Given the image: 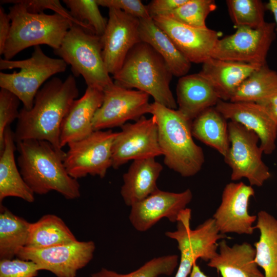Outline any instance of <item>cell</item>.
I'll use <instances>...</instances> for the list:
<instances>
[{
    "mask_svg": "<svg viewBox=\"0 0 277 277\" xmlns=\"http://www.w3.org/2000/svg\"><path fill=\"white\" fill-rule=\"evenodd\" d=\"M79 94L75 76L69 75L64 81L54 77L37 92L29 110H19L15 130V143L26 140L46 141L59 151L63 121Z\"/></svg>",
    "mask_w": 277,
    "mask_h": 277,
    "instance_id": "cell-1",
    "label": "cell"
},
{
    "mask_svg": "<svg viewBox=\"0 0 277 277\" xmlns=\"http://www.w3.org/2000/svg\"><path fill=\"white\" fill-rule=\"evenodd\" d=\"M16 144L19 171L34 194L55 191L67 200L80 197V185L64 164L66 152L57 150L46 141L30 139Z\"/></svg>",
    "mask_w": 277,
    "mask_h": 277,
    "instance_id": "cell-2",
    "label": "cell"
},
{
    "mask_svg": "<svg viewBox=\"0 0 277 277\" xmlns=\"http://www.w3.org/2000/svg\"><path fill=\"white\" fill-rule=\"evenodd\" d=\"M150 114L155 118L164 162L183 177L197 174L205 162L202 148L193 140L191 123L177 109L156 102L151 104Z\"/></svg>",
    "mask_w": 277,
    "mask_h": 277,
    "instance_id": "cell-3",
    "label": "cell"
},
{
    "mask_svg": "<svg viewBox=\"0 0 277 277\" xmlns=\"http://www.w3.org/2000/svg\"><path fill=\"white\" fill-rule=\"evenodd\" d=\"M172 76L163 58L149 44L141 42L131 49L113 78L116 84L137 89L151 95L154 102L177 109L170 88Z\"/></svg>",
    "mask_w": 277,
    "mask_h": 277,
    "instance_id": "cell-4",
    "label": "cell"
},
{
    "mask_svg": "<svg viewBox=\"0 0 277 277\" xmlns=\"http://www.w3.org/2000/svg\"><path fill=\"white\" fill-rule=\"evenodd\" d=\"M8 14L11 28L3 54L8 60L31 46L44 44L57 49L73 24L58 13H31L17 3L9 7Z\"/></svg>",
    "mask_w": 277,
    "mask_h": 277,
    "instance_id": "cell-5",
    "label": "cell"
},
{
    "mask_svg": "<svg viewBox=\"0 0 277 277\" xmlns=\"http://www.w3.org/2000/svg\"><path fill=\"white\" fill-rule=\"evenodd\" d=\"M54 52L71 66L74 76H82L87 87L104 90L114 81L102 54L101 37L73 24Z\"/></svg>",
    "mask_w": 277,
    "mask_h": 277,
    "instance_id": "cell-6",
    "label": "cell"
},
{
    "mask_svg": "<svg viewBox=\"0 0 277 277\" xmlns=\"http://www.w3.org/2000/svg\"><path fill=\"white\" fill-rule=\"evenodd\" d=\"M67 64L61 58L47 55L39 46H35L30 57L22 60L1 58L0 69L19 68L18 72L0 73V87L17 96L23 107L30 109L42 85L51 76L65 71Z\"/></svg>",
    "mask_w": 277,
    "mask_h": 277,
    "instance_id": "cell-7",
    "label": "cell"
},
{
    "mask_svg": "<svg viewBox=\"0 0 277 277\" xmlns=\"http://www.w3.org/2000/svg\"><path fill=\"white\" fill-rule=\"evenodd\" d=\"M191 210L185 208L177 221V229L165 234L175 240L180 252V262L175 277H188L198 259L208 262L217 253V241L226 238L220 233L214 220L208 219L195 229L190 228Z\"/></svg>",
    "mask_w": 277,
    "mask_h": 277,
    "instance_id": "cell-8",
    "label": "cell"
},
{
    "mask_svg": "<svg viewBox=\"0 0 277 277\" xmlns=\"http://www.w3.org/2000/svg\"><path fill=\"white\" fill-rule=\"evenodd\" d=\"M230 147L224 157L231 169L232 181L246 178L251 186L261 187L271 176L262 160L263 151L258 135L242 125L232 121L228 123Z\"/></svg>",
    "mask_w": 277,
    "mask_h": 277,
    "instance_id": "cell-9",
    "label": "cell"
},
{
    "mask_svg": "<svg viewBox=\"0 0 277 277\" xmlns=\"http://www.w3.org/2000/svg\"><path fill=\"white\" fill-rule=\"evenodd\" d=\"M117 132L94 131L88 136L70 143L64 164L69 175L76 180L88 175L105 176L112 167V149Z\"/></svg>",
    "mask_w": 277,
    "mask_h": 277,
    "instance_id": "cell-10",
    "label": "cell"
},
{
    "mask_svg": "<svg viewBox=\"0 0 277 277\" xmlns=\"http://www.w3.org/2000/svg\"><path fill=\"white\" fill-rule=\"evenodd\" d=\"M275 28L273 22H266L258 28L237 27L233 34L219 39L211 57L263 66L267 64L268 52L275 38Z\"/></svg>",
    "mask_w": 277,
    "mask_h": 277,
    "instance_id": "cell-11",
    "label": "cell"
},
{
    "mask_svg": "<svg viewBox=\"0 0 277 277\" xmlns=\"http://www.w3.org/2000/svg\"><path fill=\"white\" fill-rule=\"evenodd\" d=\"M104 99L93 120L94 131L122 127L150 113L149 95L113 83L103 90Z\"/></svg>",
    "mask_w": 277,
    "mask_h": 277,
    "instance_id": "cell-12",
    "label": "cell"
},
{
    "mask_svg": "<svg viewBox=\"0 0 277 277\" xmlns=\"http://www.w3.org/2000/svg\"><path fill=\"white\" fill-rule=\"evenodd\" d=\"M95 249L92 241L77 240L46 248L24 247L16 257L32 261L41 270L49 271L57 277H75L77 271L92 259Z\"/></svg>",
    "mask_w": 277,
    "mask_h": 277,
    "instance_id": "cell-13",
    "label": "cell"
},
{
    "mask_svg": "<svg viewBox=\"0 0 277 277\" xmlns=\"http://www.w3.org/2000/svg\"><path fill=\"white\" fill-rule=\"evenodd\" d=\"M114 138L112 167L115 169L131 160L163 155L158 139L157 126L152 116H144L134 123H127Z\"/></svg>",
    "mask_w": 277,
    "mask_h": 277,
    "instance_id": "cell-14",
    "label": "cell"
},
{
    "mask_svg": "<svg viewBox=\"0 0 277 277\" xmlns=\"http://www.w3.org/2000/svg\"><path fill=\"white\" fill-rule=\"evenodd\" d=\"M139 28V18L117 9H109L101 39L104 61L110 74L114 75L120 70L131 49L142 42Z\"/></svg>",
    "mask_w": 277,
    "mask_h": 277,
    "instance_id": "cell-15",
    "label": "cell"
},
{
    "mask_svg": "<svg viewBox=\"0 0 277 277\" xmlns=\"http://www.w3.org/2000/svg\"><path fill=\"white\" fill-rule=\"evenodd\" d=\"M254 193L252 186L242 182L230 183L225 186L220 205L213 215L220 233H253L255 228L252 225L257 216L249 214L248 207Z\"/></svg>",
    "mask_w": 277,
    "mask_h": 277,
    "instance_id": "cell-16",
    "label": "cell"
},
{
    "mask_svg": "<svg viewBox=\"0 0 277 277\" xmlns=\"http://www.w3.org/2000/svg\"><path fill=\"white\" fill-rule=\"evenodd\" d=\"M192 199L190 189L179 193L159 189L131 206L130 222L136 230L141 232L148 230L164 217L171 222H177L181 212L186 208Z\"/></svg>",
    "mask_w": 277,
    "mask_h": 277,
    "instance_id": "cell-17",
    "label": "cell"
},
{
    "mask_svg": "<svg viewBox=\"0 0 277 277\" xmlns=\"http://www.w3.org/2000/svg\"><path fill=\"white\" fill-rule=\"evenodd\" d=\"M226 120L236 122L259 137L263 153L271 154L276 148L277 122L262 105L254 102L219 100L214 107Z\"/></svg>",
    "mask_w": 277,
    "mask_h": 277,
    "instance_id": "cell-18",
    "label": "cell"
},
{
    "mask_svg": "<svg viewBox=\"0 0 277 277\" xmlns=\"http://www.w3.org/2000/svg\"><path fill=\"white\" fill-rule=\"evenodd\" d=\"M152 19L191 63L203 64L211 57L219 39L218 32L208 27L198 28L187 26L166 16H158Z\"/></svg>",
    "mask_w": 277,
    "mask_h": 277,
    "instance_id": "cell-19",
    "label": "cell"
},
{
    "mask_svg": "<svg viewBox=\"0 0 277 277\" xmlns=\"http://www.w3.org/2000/svg\"><path fill=\"white\" fill-rule=\"evenodd\" d=\"M104 99L103 90L87 87L84 94L72 103L61 125L60 146L83 139L93 131V120Z\"/></svg>",
    "mask_w": 277,
    "mask_h": 277,
    "instance_id": "cell-20",
    "label": "cell"
},
{
    "mask_svg": "<svg viewBox=\"0 0 277 277\" xmlns=\"http://www.w3.org/2000/svg\"><path fill=\"white\" fill-rule=\"evenodd\" d=\"M176 96L177 110L190 121L205 110L215 107L220 100L211 84L199 72L179 78Z\"/></svg>",
    "mask_w": 277,
    "mask_h": 277,
    "instance_id": "cell-21",
    "label": "cell"
},
{
    "mask_svg": "<svg viewBox=\"0 0 277 277\" xmlns=\"http://www.w3.org/2000/svg\"><path fill=\"white\" fill-rule=\"evenodd\" d=\"M199 73L211 84L220 99L230 101L240 86L261 66L210 57L202 64Z\"/></svg>",
    "mask_w": 277,
    "mask_h": 277,
    "instance_id": "cell-22",
    "label": "cell"
},
{
    "mask_svg": "<svg viewBox=\"0 0 277 277\" xmlns=\"http://www.w3.org/2000/svg\"><path fill=\"white\" fill-rule=\"evenodd\" d=\"M219 252L207 265L216 269L222 277H264L255 262V249L248 243L229 246L224 240L219 243Z\"/></svg>",
    "mask_w": 277,
    "mask_h": 277,
    "instance_id": "cell-23",
    "label": "cell"
},
{
    "mask_svg": "<svg viewBox=\"0 0 277 277\" xmlns=\"http://www.w3.org/2000/svg\"><path fill=\"white\" fill-rule=\"evenodd\" d=\"M163 169L155 157L133 161L123 176L121 194L125 204L131 207L157 191L156 181Z\"/></svg>",
    "mask_w": 277,
    "mask_h": 277,
    "instance_id": "cell-24",
    "label": "cell"
},
{
    "mask_svg": "<svg viewBox=\"0 0 277 277\" xmlns=\"http://www.w3.org/2000/svg\"><path fill=\"white\" fill-rule=\"evenodd\" d=\"M13 132L10 126L5 130L4 146L0 152V203L7 197H16L28 203L34 201V193L27 185L15 161Z\"/></svg>",
    "mask_w": 277,
    "mask_h": 277,
    "instance_id": "cell-25",
    "label": "cell"
},
{
    "mask_svg": "<svg viewBox=\"0 0 277 277\" xmlns=\"http://www.w3.org/2000/svg\"><path fill=\"white\" fill-rule=\"evenodd\" d=\"M139 30L141 41L151 46L163 58L173 75L181 77L187 75L191 63L152 18L140 19Z\"/></svg>",
    "mask_w": 277,
    "mask_h": 277,
    "instance_id": "cell-26",
    "label": "cell"
},
{
    "mask_svg": "<svg viewBox=\"0 0 277 277\" xmlns=\"http://www.w3.org/2000/svg\"><path fill=\"white\" fill-rule=\"evenodd\" d=\"M191 132L193 137L224 157L227 154L230 147L228 123L214 107L205 110L192 121Z\"/></svg>",
    "mask_w": 277,
    "mask_h": 277,
    "instance_id": "cell-27",
    "label": "cell"
},
{
    "mask_svg": "<svg viewBox=\"0 0 277 277\" xmlns=\"http://www.w3.org/2000/svg\"><path fill=\"white\" fill-rule=\"evenodd\" d=\"M255 228L260 230L254 243L255 262L264 270V277H277V220L268 212L258 213Z\"/></svg>",
    "mask_w": 277,
    "mask_h": 277,
    "instance_id": "cell-28",
    "label": "cell"
},
{
    "mask_svg": "<svg viewBox=\"0 0 277 277\" xmlns=\"http://www.w3.org/2000/svg\"><path fill=\"white\" fill-rule=\"evenodd\" d=\"M77 240L61 217L55 214H47L36 222L30 223L25 247L46 248Z\"/></svg>",
    "mask_w": 277,
    "mask_h": 277,
    "instance_id": "cell-29",
    "label": "cell"
},
{
    "mask_svg": "<svg viewBox=\"0 0 277 277\" xmlns=\"http://www.w3.org/2000/svg\"><path fill=\"white\" fill-rule=\"evenodd\" d=\"M30 223L0 204V259H13L26 245Z\"/></svg>",
    "mask_w": 277,
    "mask_h": 277,
    "instance_id": "cell-30",
    "label": "cell"
},
{
    "mask_svg": "<svg viewBox=\"0 0 277 277\" xmlns=\"http://www.w3.org/2000/svg\"><path fill=\"white\" fill-rule=\"evenodd\" d=\"M277 92V72L266 64L255 70L238 87L230 101L254 102Z\"/></svg>",
    "mask_w": 277,
    "mask_h": 277,
    "instance_id": "cell-31",
    "label": "cell"
},
{
    "mask_svg": "<svg viewBox=\"0 0 277 277\" xmlns=\"http://www.w3.org/2000/svg\"><path fill=\"white\" fill-rule=\"evenodd\" d=\"M230 17L236 27L258 28L263 26L266 6L260 0H227Z\"/></svg>",
    "mask_w": 277,
    "mask_h": 277,
    "instance_id": "cell-32",
    "label": "cell"
},
{
    "mask_svg": "<svg viewBox=\"0 0 277 277\" xmlns=\"http://www.w3.org/2000/svg\"><path fill=\"white\" fill-rule=\"evenodd\" d=\"M72 16L85 25L90 32L101 37L108 19L103 17L96 0H63Z\"/></svg>",
    "mask_w": 277,
    "mask_h": 277,
    "instance_id": "cell-33",
    "label": "cell"
},
{
    "mask_svg": "<svg viewBox=\"0 0 277 277\" xmlns=\"http://www.w3.org/2000/svg\"><path fill=\"white\" fill-rule=\"evenodd\" d=\"M216 8L214 0H187L165 16L187 26L205 28L206 18Z\"/></svg>",
    "mask_w": 277,
    "mask_h": 277,
    "instance_id": "cell-34",
    "label": "cell"
},
{
    "mask_svg": "<svg viewBox=\"0 0 277 277\" xmlns=\"http://www.w3.org/2000/svg\"><path fill=\"white\" fill-rule=\"evenodd\" d=\"M178 264L177 255H168L154 258L145 263L137 270L127 274H121L102 268L93 273L91 277H158L171 275Z\"/></svg>",
    "mask_w": 277,
    "mask_h": 277,
    "instance_id": "cell-35",
    "label": "cell"
},
{
    "mask_svg": "<svg viewBox=\"0 0 277 277\" xmlns=\"http://www.w3.org/2000/svg\"><path fill=\"white\" fill-rule=\"evenodd\" d=\"M18 97L11 91L1 88L0 90V152L4 146V133L6 128L17 120L20 103Z\"/></svg>",
    "mask_w": 277,
    "mask_h": 277,
    "instance_id": "cell-36",
    "label": "cell"
},
{
    "mask_svg": "<svg viewBox=\"0 0 277 277\" xmlns=\"http://www.w3.org/2000/svg\"><path fill=\"white\" fill-rule=\"evenodd\" d=\"M1 3L2 4H21L24 5L29 12L33 13H43L45 9H50L55 13L67 18L73 24L80 26L90 32L85 25L74 18L70 11L64 7L58 0H2L1 1Z\"/></svg>",
    "mask_w": 277,
    "mask_h": 277,
    "instance_id": "cell-37",
    "label": "cell"
},
{
    "mask_svg": "<svg viewBox=\"0 0 277 277\" xmlns=\"http://www.w3.org/2000/svg\"><path fill=\"white\" fill-rule=\"evenodd\" d=\"M40 270L39 266L31 261L19 258L0 261V277H35Z\"/></svg>",
    "mask_w": 277,
    "mask_h": 277,
    "instance_id": "cell-38",
    "label": "cell"
},
{
    "mask_svg": "<svg viewBox=\"0 0 277 277\" xmlns=\"http://www.w3.org/2000/svg\"><path fill=\"white\" fill-rule=\"evenodd\" d=\"M96 2L98 6L117 9L139 19L151 18L146 6L140 0H96Z\"/></svg>",
    "mask_w": 277,
    "mask_h": 277,
    "instance_id": "cell-39",
    "label": "cell"
},
{
    "mask_svg": "<svg viewBox=\"0 0 277 277\" xmlns=\"http://www.w3.org/2000/svg\"><path fill=\"white\" fill-rule=\"evenodd\" d=\"M187 0H153L146 8L150 17L153 18L158 16H165L176 9Z\"/></svg>",
    "mask_w": 277,
    "mask_h": 277,
    "instance_id": "cell-40",
    "label": "cell"
},
{
    "mask_svg": "<svg viewBox=\"0 0 277 277\" xmlns=\"http://www.w3.org/2000/svg\"><path fill=\"white\" fill-rule=\"evenodd\" d=\"M11 19L2 6L0 7V54L3 55L11 28Z\"/></svg>",
    "mask_w": 277,
    "mask_h": 277,
    "instance_id": "cell-41",
    "label": "cell"
},
{
    "mask_svg": "<svg viewBox=\"0 0 277 277\" xmlns=\"http://www.w3.org/2000/svg\"><path fill=\"white\" fill-rule=\"evenodd\" d=\"M256 103L263 106L277 122V92Z\"/></svg>",
    "mask_w": 277,
    "mask_h": 277,
    "instance_id": "cell-42",
    "label": "cell"
},
{
    "mask_svg": "<svg viewBox=\"0 0 277 277\" xmlns=\"http://www.w3.org/2000/svg\"><path fill=\"white\" fill-rule=\"evenodd\" d=\"M266 8L273 14L275 20V27L277 30V0H269L266 5Z\"/></svg>",
    "mask_w": 277,
    "mask_h": 277,
    "instance_id": "cell-43",
    "label": "cell"
},
{
    "mask_svg": "<svg viewBox=\"0 0 277 277\" xmlns=\"http://www.w3.org/2000/svg\"><path fill=\"white\" fill-rule=\"evenodd\" d=\"M189 277H209L207 276L200 269V267L195 263Z\"/></svg>",
    "mask_w": 277,
    "mask_h": 277,
    "instance_id": "cell-44",
    "label": "cell"
},
{
    "mask_svg": "<svg viewBox=\"0 0 277 277\" xmlns=\"http://www.w3.org/2000/svg\"><path fill=\"white\" fill-rule=\"evenodd\" d=\"M276 209H277V202H276Z\"/></svg>",
    "mask_w": 277,
    "mask_h": 277,
    "instance_id": "cell-45",
    "label": "cell"
},
{
    "mask_svg": "<svg viewBox=\"0 0 277 277\" xmlns=\"http://www.w3.org/2000/svg\"><path fill=\"white\" fill-rule=\"evenodd\" d=\"M75 277H76V276H75Z\"/></svg>",
    "mask_w": 277,
    "mask_h": 277,
    "instance_id": "cell-46",
    "label": "cell"
}]
</instances>
